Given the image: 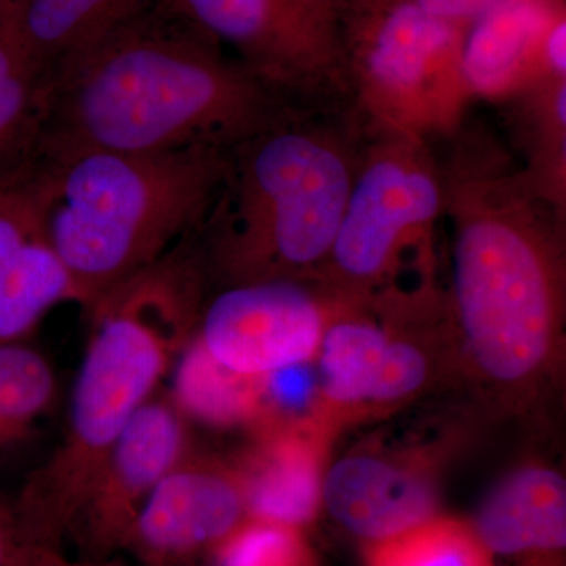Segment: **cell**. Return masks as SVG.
<instances>
[{
	"label": "cell",
	"instance_id": "1",
	"mask_svg": "<svg viewBox=\"0 0 566 566\" xmlns=\"http://www.w3.org/2000/svg\"><path fill=\"white\" fill-rule=\"evenodd\" d=\"M438 159L452 233L447 292L460 368L506 403L554 378L565 344L566 212L543 199L504 140L465 120Z\"/></svg>",
	"mask_w": 566,
	"mask_h": 566
},
{
	"label": "cell",
	"instance_id": "2",
	"mask_svg": "<svg viewBox=\"0 0 566 566\" xmlns=\"http://www.w3.org/2000/svg\"><path fill=\"white\" fill-rule=\"evenodd\" d=\"M303 106L174 6H155L44 77L35 153L230 150Z\"/></svg>",
	"mask_w": 566,
	"mask_h": 566
},
{
	"label": "cell",
	"instance_id": "3",
	"mask_svg": "<svg viewBox=\"0 0 566 566\" xmlns=\"http://www.w3.org/2000/svg\"><path fill=\"white\" fill-rule=\"evenodd\" d=\"M207 281L199 252L182 243L87 308L91 334L65 434L13 505L24 549L62 551L112 447L191 344Z\"/></svg>",
	"mask_w": 566,
	"mask_h": 566
},
{
	"label": "cell",
	"instance_id": "4",
	"mask_svg": "<svg viewBox=\"0 0 566 566\" xmlns=\"http://www.w3.org/2000/svg\"><path fill=\"white\" fill-rule=\"evenodd\" d=\"M365 123L352 104L301 107L227 153L196 234L208 281L222 286L322 273L352 192Z\"/></svg>",
	"mask_w": 566,
	"mask_h": 566
},
{
	"label": "cell",
	"instance_id": "5",
	"mask_svg": "<svg viewBox=\"0 0 566 566\" xmlns=\"http://www.w3.org/2000/svg\"><path fill=\"white\" fill-rule=\"evenodd\" d=\"M227 153H36L14 182L31 193L88 308L200 232L221 191Z\"/></svg>",
	"mask_w": 566,
	"mask_h": 566
},
{
	"label": "cell",
	"instance_id": "6",
	"mask_svg": "<svg viewBox=\"0 0 566 566\" xmlns=\"http://www.w3.org/2000/svg\"><path fill=\"white\" fill-rule=\"evenodd\" d=\"M468 28L405 0H353L338 13L353 109L409 139L452 136L474 102L461 63Z\"/></svg>",
	"mask_w": 566,
	"mask_h": 566
},
{
	"label": "cell",
	"instance_id": "7",
	"mask_svg": "<svg viewBox=\"0 0 566 566\" xmlns=\"http://www.w3.org/2000/svg\"><path fill=\"white\" fill-rule=\"evenodd\" d=\"M441 219L442 186L433 145L365 123L352 192L333 248L312 285L329 300L360 303L401 289L406 268L430 275Z\"/></svg>",
	"mask_w": 566,
	"mask_h": 566
},
{
	"label": "cell",
	"instance_id": "8",
	"mask_svg": "<svg viewBox=\"0 0 566 566\" xmlns=\"http://www.w3.org/2000/svg\"><path fill=\"white\" fill-rule=\"evenodd\" d=\"M174 6L297 106L352 104L334 11L304 0H174Z\"/></svg>",
	"mask_w": 566,
	"mask_h": 566
},
{
	"label": "cell",
	"instance_id": "9",
	"mask_svg": "<svg viewBox=\"0 0 566 566\" xmlns=\"http://www.w3.org/2000/svg\"><path fill=\"white\" fill-rule=\"evenodd\" d=\"M326 322V301L312 283H243L203 304L196 340L227 370L270 378L314 360Z\"/></svg>",
	"mask_w": 566,
	"mask_h": 566
},
{
	"label": "cell",
	"instance_id": "10",
	"mask_svg": "<svg viewBox=\"0 0 566 566\" xmlns=\"http://www.w3.org/2000/svg\"><path fill=\"white\" fill-rule=\"evenodd\" d=\"M186 455L185 412L174 397L153 395L112 447L71 524L85 560H107L123 549L148 495Z\"/></svg>",
	"mask_w": 566,
	"mask_h": 566
},
{
	"label": "cell",
	"instance_id": "11",
	"mask_svg": "<svg viewBox=\"0 0 566 566\" xmlns=\"http://www.w3.org/2000/svg\"><path fill=\"white\" fill-rule=\"evenodd\" d=\"M245 520L240 469L188 453L148 495L123 549L144 566H186Z\"/></svg>",
	"mask_w": 566,
	"mask_h": 566
},
{
	"label": "cell",
	"instance_id": "12",
	"mask_svg": "<svg viewBox=\"0 0 566 566\" xmlns=\"http://www.w3.org/2000/svg\"><path fill=\"white\" fill-rule=\"evenodd\" d=\"M438 491L422 469L378 453H352L324 471L322 504L352 534L381 542L438 512Z\"/></svg>",
	"mask_w": 566,
	"mask_h": 566
},
{
	"label": "cell",
	"instance_id": "13",
	"mask_svg": "<svg viewBox=\"0 0 566 566\" xmlns=\"http://www.w3.org/2000/svg\"><path fill=\"white\" fill-rule=\"evenodd\" d=\"M565 13V0H509L471 22L461 63L472 98L501 104L556 77L547 69L546 40Z\"/></svg>",
	"mask_w": 566,
	"mask_h": 566
},
{
	"label": "cell",
	"instance_id": "14",
	"mask_svg": "<svg viewBox=\"0 0 566 566\" xmlns=\"http://www.w3.org/2000/svg\"><path fill=\"white\" fill-rule=\"evenodd\" d=\"M474 531L493 556L560 553L566 545L565 476L547 465H523L483 499Z\"/></svg>",
	"mask_w": 566,
	"mask_h": 566
},
{
	"label": "cell",
	"instance_id": "15",
	"mask_svg": "<svg viewBox=\"0 0 566 566\" xmlns=\"http://www.w3.org/2000/svg\"><path fill=\"white\" fill-rule=\"evenodd\" d=\"M323 438L318 428L283 430L240 465L252 520L303 526L322 504Z\"/></svg>",
	"mask_w": 566,
	"mask_h": 566
},
{
	"label": "cell",
	"instance_id": "16",
	"mask_svg": "<svg viewBox=\"0 0 566 566\" xmlns=\"http://www.w3.org/2000/svg\"><path fill=\"white\" fill-rule=\"evenodd\" d=\"M155 6V0H21L0 29L46 77L59 63L88 50Z\"/></svg>",
	"mask_w": 566,
	"mask_h": 566
},
{
	"label": "cell",
	"instance_id": "17",
	"mask_svg": "<svg viewBox=\"0 0 566 566\" xmlns=\"http://www.w3.org/2000/svg\"><path fill=\"white\" fill-rule=\"evenodd\" d=\"M501 104L521 170L543 199L566 212V80L547 77Z\"/></svg>",
	"mask_w": 566,
	"mask_h": 566
},
{
	"label": "cell",
	"instance_id": "18",
	"mask_svg": "<svg viewBox=\"0 0 566 566\" xmlns=\"http://www.w3.org/2000/svg\"><path fill=\"white\" fill-rule=\"evenodd\" d=\"M81 304L65 264L39 234L0 262V345L20 344L54 305Z\"/></svg>",
	"mask_w": 566,
	"mask_h": 566
},
{
	"label": "cell",
	"instance_id": "19",
	"mask_svg": "<svg viewBox=\"0 0 566 566\" xmlns=\"http://www.w3.org/2000/svg\"><path fill=\"white\" fill-rule=\"evenodd\" d=\"M43 115V73L0 29V182L17 180L32 161Z\"/></svg>",
	"mask_w": 566,
	"mask_h": 566
},
{
	"label": "cell",
	"instance_id": "20",
	"mask_svg": "<svg viewBox=\"0 0 566 566\" xmlns=\"http://www.w3.org/2000/svg\"><path fill=\"white\" fill-rule=\"evenodd\" d=\"M186 352L174 398L185 415L214 423L240 422L255 415L268 389V378H248L227 370L208 356L196 335Z\"/></svg>",
	"mask_w": 566,
	"mask_h": 566
},
{
	"label": "cell",
	"instance_id": "21",
	"mask_svg": "<svg viewBox=\"0 0 566 566\" xmlns=\"http://www.w3.org/2000/svg\"><path fill=\"white\" fill-rule=\"evenodd\" d=\"M55 395L57 376L44 354L24 342L0 345V449L28 438Z\"/></svg>",
	"mask_w": 566,
	"mask_h": 566
},
{
	"label": "cell",
	"instance_id": "22",
	"mask_svg": "<svg viewBox=\"0 0 566 566\" xmlns=\"http://www.w3.org/2000/svg\"><path fill=\"white\" fill-rule=\"evenodd\" d=\"M368 566H494L474 527L434 516L368 546Z\"/></svg>",
	"mask_w": 566,
	"mask_h": 566
},
{
	"label": "cell",
	"instance_id": "23",
	"mask_svg": "<svg viewBox=\"0 0 566 566\" xmlns=\"http://www.w3.org/2000/svg\"><path fill=\"white\" fill-rule=\"evenodd\" d=\"M218 566H308V553L296 527L245 520L216 547Z\"/></svg>",
	"mask_w": 566,
	"mask_h": 566
},
{
	"label": "cell",
	"instance_id": "24",
	"mask_svg": "<svg viewBox=\"0 0 566 566\" xmlns=\"http://www.w3.org/2000/svg\"><path fill=\"white\" fill-rule=\"evenodd\" d=\"M416 7L444 18V20L471 24L488 11L495 9L509 0H405Z\"/></svg>",
	"mask_w": 566,
	"mask_h": 566
},
{
	"label": "cell",
	"instance_id": "25",
	"mask_svg": "<svg viewBox=\"0 0 566 566\" xmlns=\"http://www.w3.org/2000/svg\"><path fill=\"white\" fill-rule=\"evenodd\" d=\"M0 566H25V553L18 536L13 506L0 497Z\"/></svg>",
	"mask_w": 566,
	"mask_h": 566
},
{
	"label": "cell",
	"instance_id": "26",
	"mask_svg": "<svg viewBox=\"0 0 566 566\" xmlns=\"http://www.w3.org/2000/svg\"><path fill=\"white\" fill-rule=\"evenodd\" d=\"M25 553V566H126L120 562L109 560H70L63 556L62 551L55 549H28Z\"/></svg>",
	"mask_w": 566,
	"mask_h": 566
},
{
	"label": "cell",
	"instance_id": "27",
	"mask_svg": "<svg viewBox=\"0 0 566 566\" xmlns=\"http://www.w3.org/2000/svg\"><path fill=\"white\" fill-rule=\"evenodd\" d=\"M304 2L319 7V9L334 11V13L338 14L348 3H352L353 0H304Z\"/></svg>",
	"mask_w": 566,
	"mask_h": 566
},
{
	"label": "cell",
	"instance_id": "28",
	"mask_svg": "<svg viewBox=\"0 0 566 566\" xmlns=\"http://www.w3.org/2000/svg\"><path fill=\"white\" fill-rule=\"evenodd\" d=\"M17 0H0V25L9 20L11 13L17 9Z\"/></svg>",
	"mask_w": 566,
	"mask_h": 566
},
{
	"label": "cell",
	"instance_id": "29",
	"mask_svg": "<svg viewBox=\"0 0 566 566\" xmlns=\"http://www.w3.org/2000/svg\"><path fill=\"white\" fill-rule=\"evenodd\" d=\"M17 2H18V3H20V2H21V0H17Z\"/></svg>",
	"mask_w": 566,
	"mask_h": 566
}]
</instances>
